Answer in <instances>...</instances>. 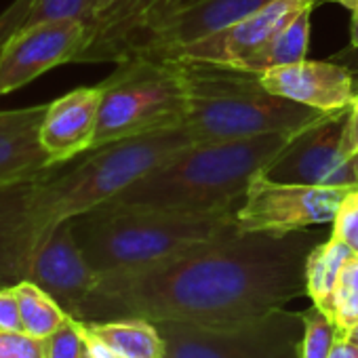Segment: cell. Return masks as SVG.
<instances>
[{
  "label": "cell",
  "mask_w": 358,
  "mask_h": 358,
  "mask_svg": "<svg viewBox=\"0 0 358 358\" xmlns=\"http://www.w3.org/2000/svg\"><path fill=\"white\" fill-rule=\"evenodd\" d=\"M320 241L312 230L234 232L158 266L99 276L95 320L222 327L259 318L306 295V262Z\"/></svg>",
  "instance_id": "obj_1"
},
{
  "label": "cell",
  "mask_w": 358,
  "mask_h": 358,
  "mask_svg": "<svg viewBox=\"0 0 358 358\" xmlns=\"http://www.w3.org/2000/svg\"><path fill=\"white\" fill-rule=\"evenodd\" d=\"M196 143L186 127L127 137L53 164L0 196V287L26 278L28 264L64 222L97 209L173 154Z\"/></svg>",
  "instance_id": "obj_2"
},
{
  "label": "cell",
  "mask_w": 358,
  "mask_h": 358,
  "mask_svg": "<svg viewBox=\"0 0 358 358\" xmlns=\"http://www.w3.org/2000/svg\"><path fill=\"white\" fill-rule=\"evenodd\" d=\"M291 135L192 143L139 177L110 205L173 213H236L253 175L264 171Z\"/></svg>",
  "instance_id": "obj_3"
},
{
  "label": "cell",
  "mask_w": 358,
  "mask_h": 358,
  "mask_svg": "<svg viewBox=\"0 0 358 358\" xmlns=\"http://www.w3.org/2000/svg\"><path fill=\"white\" fill-rule=\"evenodd\" d=\"M70 222L83 255L99 276L158 266L238 232L232 211L173 213L110 203Z\"/></svg>",
  "instance_id": "obj_4"
},
{
  "label": "cell",
  "mask_w": 358,
  "mask_h": 358,
  "mask_svg": "<svg viewBox=\"0 0 358 358\" xmlns=\"http://www.w3.org/2000/svg\"><path fill=\"white\" fill-rule=\"evenodd\" d=\"M186 87L184 127L196 143L293 135L327 112L270 93L262 74L230 64L177 59Z\"/></svg>",
  "instance_id": "obj_5"
},
{
  "label": "cell",
  "mask_w": 358,
  "mask_h": 358,
  "mask_svg": "<svg viewBox=\"0 0 358 358\" xmlns=\"http://www.w3.org/2000/svg\"><path fill=\"white\" fill-rule=\"evenodd\" d=\"M99 87L101 103L93 148L184 127L186 87L177 59L120 62Z\"/></svg>",
  "instance_id": "obj_6"
},
{
  "label": "cell",
  "mask_w": 358,
  "mask_h": 358,
  "mask_svg": "<svg viewBox=\"0 0 358 358\" xmlns=\"http://www.w3.org/2000/svg\"><path fill=\"white\" fill-rule=\"evenodd\" d=\"M164 358H299L303 312L285 308L236 324L207 327L162 320L156 322Z\"/></svg>",
  "instance_id": "obj_7"
},
{
  "label": "cell",
  "mask_w": 358,
  "mask_h": 358,
  "mask_svg": "<svg viewBox=\"0 0 358 358\" xmlns=\"http://www.w3.org/2000/svg\"><path fill=\"white\" fill-rule=\"evenodd\" d=\"M354 188H322L280 184L262 171L253 175L243 203L234 213L238 232L287 234L333 224L337 209Z\"/></svg>",
  "instance_id": "obj_8"
},
{
  "label": "cell",
  "mask_w": 358,
  "mask_h": 358,
  "mask_svg": "<svg viewBox=\"0 0 358 358\" xmlns=\"http://www.w3.org/2000/svg\"><path fill=\"white\" fill-rule=\"evenodd\" d=\"M345 116L348 108L327 114L293 133L287 145L262 173L280 184L358 188L356 166L341 152Z\"/></svg>",
  "instance_id": "obj_9"
},
{
  "label": "cell",
  "mask_w": 358,
  "mask_h": 358,
  "mask_svg": "<svg viewBox=\"0 0 358 358\" xmlns=\"http://www.w3.org/2000/svg\"><path fill=\"white\" fill-rule=\"evenodd\" d=\"M24 280L47 291L74 320H95L99 274L83 255L72 222L59 224L36 249Z\"/></svg>",
  "instance_id": "obj_10"
},
{
  "label": "cell",
  "mask_w": 358,
  "mask_h": 358,
  "mask_svg": "<svg viewBox=\"0 0 358 358\" xmlns=\"http://www.w3.org/2000/svg\"><path fill=\"white\" fill-rule=\"evenodd\" d=\"M89 36V26L74 20L22 26L0 55V95L30 85L49 70L76 62Z\"/></svg>",
  "instance_id": "obj_11"
},
{
  "label": "cell",
  "mask_w": 358,
  "mask_h": 358,
  "mask_svg": "<svg viewBox=\"0 0 358 358\" xmlns=\"http://www.w3.org/2000/svg\"><path fill=\"white\" fill-rule=\"evenodd\" d=\"M268 3L272 0H196L194 5L166 15L160 24L148 30L135 45L129 59H169L177 49L245 20Z\"/></svg>",
  "instance_id": "obj_12"
},
{
  "label": "cell",
  "mask_w": 358,
  "mask_h": 358,
  "mask_svg": "<svg viewBox=\"0 0 358 358\" xmlns=\"http://www.w3.org/2000/svg\"><path fill=\"white\" fill-rule=\"evenodd\" d=\"M314 5L316 0H272V3L247 15L245 20L177 49L169 59H192L238 66L245 59H249L259 47H264L299 11Z\"/></svg>",
  "instance_id": "obj_13"
},
{
  "label": "cell",
  "mask_w": 358,
  "mask_h": 358,
  "mask_svg": "<svg viewBox=\"0 0 358 358\" xmlns=\"http://www.w3.org/2000/svg\"><path fill=\"white\" fill-rule=\"evenodd\" d=\"M264 87L295 103L333 114L350 108L356 87L352 72L331 62L303 59L297 64L266 70L262 74Z\"/></svg>",
  "instance_id": "obj_14"
},
{
  "label": "cell",
  "mask_w": 358,
  "mask_h": 358,
  "mask_svg": "<svg viewBox=\"0 0 358 358\" xmlns=\"http://www.w3.org/2000/svg\"><path fill=\"white\" fill-rule=\"evenodd\" d=\"M101 87H80L47 103L41 122V145L51 164L68 162L93 148Z\"/></svg>",
  "instance_id": "obj_15"
},
{
  "label": "cell",
  "mask_w": 358,
  "mask_h": 358,
  "mask_svg": "<svg viewBox=\"0 0 358 358\" xmlns=\"http://www.w3.org/2000/svg\"><path fill=\"white\" fill-rule=\"evenodd\" d=\"M45 112L47 103L0 110V196L53 166L38 137Z\"/></svg>",
  "instance_id": "obj_16"
},
{
  "label": "cell",
  "mask_w": 358,
  "mask_h": 358,
  "mask_svg": "<svg viewBox=\"0 0 358 358\" xmlns=\"http://www.w3.org/2000/svg\"><path fill=\"white\" fill-rule=\"evenodd\" d=\"M83 337L106 348L114 358H164L166 345L156 322L139 316L76 320Z\"/></svg>",
  "instance_id": "obj_17"
},
{
  "label": "cell",
  "mask_w": 358,
  "mask_h": 358,
  "mask_svg": "<svg viewBox=\"0 0 358 358\" xmlns=\"http://www.w3.org/2000/svg\"><path fill=\"white\" fill-rule=\"evenodd\" d=\"M354 255V251L341 243L337 236H329L320 241L306 262V295L312 299L314 306L324 310L327 314L333 312L335 293L339 287V276L345 262Z\"/></svg>",
  "instance_id": "obj_18"
},
{
  "label": "cell",
  "mask_w": 358,
  "mask_h": 358,
  "mask_svg": "<svg viewBox=\"0 0 358 358\" xmlns=\"http://www.w3.org/2000/svg\"><path fill=\"white\" fill-rule=\"evenodd\" d=\"M314 7H306L299 11L289 24H285L264 47H259L249 59L238 64L249 72L264 74L266 70L297 64L306 59L310 45V17Z\"/></svg>",
  "instance_id": "obj_19"
},
{
  "label": "cell",
  "mask_w": 358,
  "mask_h": 358,
  "mask_svg": "<svg viewBox=\"0 0 358 358\" xmlns=\"http://www.w3.org/2000/svg\"><path fill=\"white\" fill-rule=\"evenodd\" d=\"M13 289L20 301L24 333L32 339H47L59 327H64L68 318H72L47 291L32 280H20L13 285Z\"/></svg>",
  "instance_id": "obj_20"
},
{
  "label": "cell",
  "mask_w": 358,
  "mask_h": 358,
  "mask_svg": "<svg viewBox=\"0 0 358 358\" xmlns=\"http://www.w3.org/2000/svg\"><path fill=\"white\" fill-rule=\"evenodd\" d=\"M339 329L331 314L312 303L303 312V337L299 358H329Z\"/></svg>",
  "instance_id": "obj_21"
},
{
  "label": "cell",
  "mask_w": 358,
  "mask_h": 358,
  "mask_svg": "<svg viewBox=\"0 0 358 358\" xmlns=\"http://www.w3.org/2000/svg\"><path fill=\"white\" fill-rule=\"evenodd\" d=\"M97 0H34L24 26L74 20L91 26Z\"/></svg>",
  "instance_id": "obj_22"
},
{
  "label": "cell",
  "mask_w": 358,
  "mask_h": 358,
  "mask_svg": "<svg viewBox=\"0 0 358 358\" xmlns=\"http://www.w3.org/2000/svg\"><path fill=\"white\" fill-rule=\"evenodd\" d=\"M43 358H83L87 352L85 337L80 335L78 322L68 318L64 327H59L47 339H41Z\"/></svg>",
  "instance_id": "obj_23"
},
{
  "label": "cell",
  "mask_w": 358,
  "mask_h": 358,
  "mask_svg": "<svg viewBox=\"0 0 358 358\" xmlns=\"http://www.w3.org/2000/svg\"><path fill=\"white\" fill-rule=\"evenodd\" d=\"M331 234L358 253V188H354L337 209V215L331 224Z\"/></svg>",
  "instance_id": "obj_24"
},
{
  "label": "cell",
  "mask_w": 358,
  "mask_h": 358,
  "mask_svg": "<svg viewBox=\"0 0 358 358\" xmlns=\"http://www.w3.org/2000/svg\"><path fill=\"white\" fill-rule=\"evenodd\" d=\"M0 358H43V345L26 333L0 331Z\"/></svg>",
  "instance_id": "obj_25"
},
{
  "label": "cell",
  "mask_w": 358,
  "mask_h": 358,
  "mask_svg": "<svg viewBox=\"0 0 358 358\" xmlns=\"http://www.w3.org/2000/svg\"><path fill=\"white\" fill-rule=\"evenodd\" d=\"M34 0H13V3L0 13V55H3L9 38L26 24Z\"/></svg>",
  "instance_id": "obj_26"
},
{
  "label": "cell",
  "mask_w": 358,
  "mask_h": 358,
  "mask_svg": "<svg viewBox=\"0 0 358 358\" xmlns=\"http://www.w3.org/2000/svg\"><path fill=\"white\" fill-rule=\"evenodd\" d=\"M337 329L341 333L350 331L354 324H358V291H345L339 289L335 293L333 312H331Z\"/></svg>",
  "instance_id": "obj_27"
},
{
  "label": "cell",
  "mask_w": 358,
  "mask_h": 358,
  "mask_svg": "<svg viewBox=\"0 0 358 358\" xmlns=\"http://www.w3.org/2000/svg\"><path fill=\"white\" fill-rule=\"evenodd\" d=\"M0 331L3 333H24L20 301L13 285L0 287Z\"/></svg>",
  "instance_id": "obj_28"
},
{
  "label": "cell",
  "mask_w": 358,
  "mask_h": 358,
  "mask_svg": "<svg viewBox=\"0 0 358 358\" xmlns=\"http://www.w3.org/2000/svg\"><path fill=\"white\" fill-rule=\"evenodd\" d=\"M341 152L348 160H352V162L358 160V91L348 108L343 137H341Z\"/></svg>",
  "instance_id": "obj_29"
},
{
  "label": "cell",
  "mask_w": 358,
  "mask_h": 358,
  "mask_svg": "<svg viewBox=\"0 0 358 358\" xmlns=\"http://www.w3.org/2000/svg\"><path fill=\"white\" fill-rule=\"evenodd\" d=\"M329 358H358V345L352 339H348L345 333L339 331V335H337V339H335V343L331 348Z\"/></svg>",
  "instance_id": "obj_30"
},
{
  "label": "cell",
  "mask_w": 358,
  "mask_h": 358,
  "mask_svg": "<svg viewBox=\"0 0 358 358\" xmlns=\"http://www.w3.org/2000/svg\"><path fill=\"white\" fill-rule=\"evenodd\" d=\"M83 335V333H80ZM85 341H87V348H89V352H91V356L93 358H114L106 348H101L99 343H95V341H91V339H87L85 337Z\"/></svg>",
  "instance_id": "obj_31"
},
{
  "label": "cell",
  "mask_w": 358,
  "mask_h": 358,
  "mask_svg": "<svg viewBox=\"0 0 358 358\" xmlns=\"http://www.w3.org/2000/svg\"><path fill=\"white\" fill-rule=\"evenodd\" d=\"M350 43L354 49H358V11L352 13V22H350Z\"/></svg>",
  "instance_id": "obj_32"
},
{
  "label": "cell",
  "mask_w": 358,
  "mask_h": 358,
  "mask_svg": "<svg viewBox=\"0 0 358 358\" xmlns=\"http://www.w3.org/2000/svg\"><path fill=\"white\" fill-rule=\"evenodd\" d=\"M194 3H196V0H169V11H166V15L179 11V9H186V7H190Z\"/></svg>",
  "instance_id": "obj_33"
},
{
  "label": "cell",
  "mask_w": 358,
  "mask_h": 358,
  "mask_svg": "<svg viewBox=\"0 0 358 358\" xmlns=\"http://www.w3.org/2000/svg\"><path fill=\"white\" fill-rule=\"evenodd\" d=\"M114 5V0H97V5H95V13H93V22L99 17V15H103L110 7ZM91 22V24H93Z\"/></svg>",
  "instance_id": "obj_34"
},
{
  "label": "cell",
  "mask_w": 358,
  "mask_h": 358,
  "mask_svg": "<svg viewBox=\"0 0 358 358\" xmlns=\"http://www.w3.org/2000/svg\"><path fill=\"white\" fill-rule=\"evenodd\" d=\"M331 3H337V5H341V7L350 9L352 13H354V11H358V0H331Z\"/></svg>",
  "instance_id": "obj_35"
},
{
  "label": "cell",
  "mask_w": 358,
  "mask_h": 358,
  "mask_svg": "<svg viewBox=\"0 0 358 358\" xmlns=\"http://www.w3.org/2000/svg\"><path fill=\"white\" fill-rule=\"evenodd\" d=\"M345 335H348V339H352V341L358 345V324H354L350 331H345Z\"/></svg>",
  "instance_id": "obj_36"
},
{
  "label": "cell",
  "mask_w": 358,
  "mask_h": 358,
  "mask_svg": "<svg viewBox=\"0 0 358 358\" xmlns=\"http://www.w3.org/2000/svg\"><path fill=\"white\" fill-rule=\"evenodd\" d=\"M85 343H87V341H85ZM83 358H93V356H91V352H89V348H87V352H85V356H83Z\"/></svg>",
  "instance_id": "obj_37"
},
{
  "label": "cell",
  "mask_w": 358,
  "mask_h": 358,
  "mask_svg": "<svg viewBox=\"0 0 358 358\" xmlns=\"http://www.w3.org/2000/svg\"><path fill=\"white\" fill-rule=\"evenodd\" d=\"M354 166H356V175H358V160L354 162Z\"/></svg>",
  "instance_id": "obj_38"
}]
</instances>
